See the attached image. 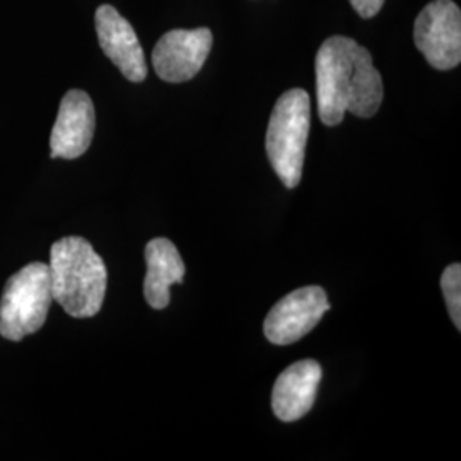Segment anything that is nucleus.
Listing matches in <instances>:
<instances>
[{"label":"nucleus","instance_id":"nucleus-12","mask_svg":"<svg viewBox=\"0 0 461 461\" xmlns=\"http://www.w3.org/2000/svg\"><path fill=\"white\" fill-rule=\"evenodd\" d=\"M441 289L445 294L446 306L451 316V321L456 329H461V267L460 264L449 265L441 277Z\"/></svg>","mask_w":461,"mask_h":461},{"label":"nucleus","instance_id":"nucleus-13","mask_svg":"<svg viewBox=\"0 0 461 461\" xmlns=\"http://www.w3.org/2000/svg\"><path fill=\"white\" fill-rule=\"evenodd\" d=\"M350 4L359 16L369 19L378 14L381 7L384 5V0H350Z\"/></svg>","mask_w":461,"mask_h":461},{"label":"nucleus","instance_id":"nucleus-3","mask_svg":"<svg viewBox=\"0 0 461 461\" xmlns=\"http://www.w3.org/2000/svg\"><path fill=\"white\" fill-rule=\"evenodd\" d=\"M310 123L312 101L304 89H291L277 99L265 148L276 175L287 188H296L301 182Z\"/></svg>","mask_w":461,"mask_h":461},{"label":"nucleus","instance_id":"nucleus-5","mask_svg":"<svg viewBox=\"0 0 461 461\" xmlns=\"http://www.w3.org/2000/svg\"><path fill=\"white\" fill-rule=\"evenodd\" d=\"M413 41L434 68L460 66V7L453 0H432L415 19Z\"/></svg>","mask_w":461,"mask_h":461},{"label":"nucleus","instance_id":"nucleus-6","mask_svg":"<svg viewBox=\"0 0 461 461\" xmlns=\"http://www.w3.org/2000/svg\"><path fill=\"white\" fill-rule=\"evenodd\" d=\"M329 310V296L321 287H301L282 297L267 314L265 337L276 346H291L308 335Z\"/></svg>","mask_w":461,"mask_h":461},{"label":"nucleus","instance_id":"nucleus-9","mask_svg":"<svg viewBox=\"0 0 461 461\" xmlns=\"http://www.w3.org/2000/svg\"><path fill=\"white\" fill-rule=\"evenodd\" d=\"M95 129L96 113L91 98L79 89L68 91L60 103L50 137L51 158H81L93 142Z\"/></svg>","mask_w":461,"mask_h":461},{"label":"nucleus","instance_id":"nucleus-4","mask_svg":"<svg viewBox=\"0 0 461 461\" xmlns=\"http://www.w3.org/2000/svg\"><path fill=\"white\" fill-rule=\"evenodd\" d=\"M53 303L49 264L23 267L4 287L0 299V335L19 342L33 335L47 321Z\"/></svg>","mask_w":461,"mask_h":461},{"label":"nucleus","instance_id":"nucleus-8","mask_svg":"<svg viewBox=\"0 0 461 461\" xmlns=\"http://www.w3.org/2000/svg\"><path fill=\"white\" fill-rule=\"evenodd\" d=\"M99 47L131 83H142L148 77L144 50L132 24L113 5H101L96 11Z\"/></svg>","mask_w":461,"mask_h":461},{"label":"nucleus","instance_id":"nucleus-10","mask_svg":"<svg viewBox=\"0 0 461 461\" xmlns=\"http://www.w3.org/2000/svg\"><path fill=\"white\" fill-rule=\"evenodd\" d=\"M321 366L313 359L293 364L280 375L272 392V409L282 422H296L313 409Z\"/></svg>","mask_w":461,"mask_h":461},{"label":"nucleus","instance_id":"nucleus-2","mask_svg":"<svg viewBox=\"0 0 461 461\" xmlns=\"http://www.w3.org/2000/svg\"><path fill=\"white\" fill-rule=\"evenodd\" d=\"M50 280L53 301L72 318H91L99 313L108 272L93 245L81 236H67L50 249Z\"/></svg>","mask_w":461,"mask_h":461},{"label":"nucleus","instance_id":"nucleus-7","mask_svg":"<svg viewBox=\"0 0 461 461\" xmlns=\"http://www.w3.org/2000/svg\"><path fill=\"white\" fill-rule=\"evenodd\" d=\"M214 36L207 28L173 30L159 38L152 51V66L166 83H186L205 64Z\"/></svg>","mask_w":461,"mask_h":461},{"label":"nucleus","instance_id":"nucleus-11","mask_svg":"<svg viewBox=\"0 0 461 461\" xmlns=\"http://www.w3.org/2000/svg\"><path fill=\"white\" fill-rule=\"evenodd\" d=\"M148 274L144 280V296L150 308L165 310L171 301L169 289L173 284H182L185 264L176 247L166 240L156 238L146 247Z\"/></svg>","mask_w":461,"mask_h":461},{"label":"nucleus","instance_id":"nucleus-1","mask_svg":"<svg viewBox=\"0 0 461 461\" xmlns=\"http://www.w3.org/2000/svg\"><path fill=\"white\" fill-rule=\"evenodd\" d=\"M383 79L369 50L346 36H331L316 53V96L320 120L339 125L346 113L371 118L383 101Z\"/></svg>","mask_w":461,"mask_h":461}]
</instances>
